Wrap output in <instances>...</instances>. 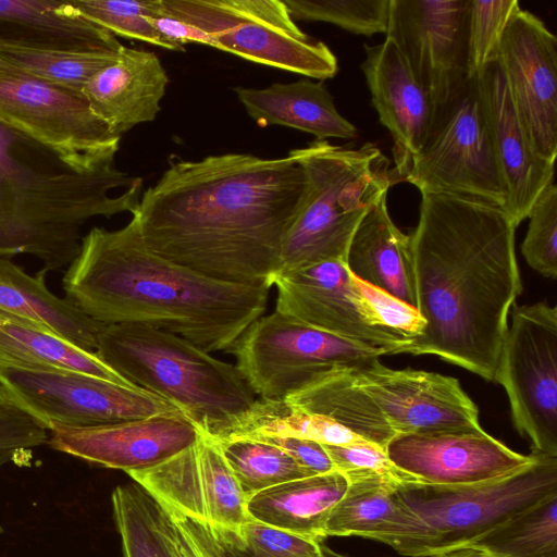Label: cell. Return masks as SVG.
<instances>
[{"mask_svg":"<svg viewBox=\"0 0 557 557\" xmlns=\"http://www.w3.org/2000/svg\"><path fill=\"white\" fill-rule=\"evenodd\" d=\"M234 91L260 127H292L309 133L318 140L351 139L358 135L357 128L337 111L333 96L322 82L302 78L265 88L238 86Z\"/></svg>","mask_w":557,"mask_h":557,"instance_id":"cell-25","label":"cell"},{"mask_svg":"<svg viewBox=\"0 0 557 557\" xmlns=\"http://www.w3.org/2000/svg\"><path fill=\"white\" fill-rule=\"evenodd\" d=\"M364 51L361 70L379 120L393 137L392 170L398 182L428 138L437 107L392 39L366 45Z\"/></svg>","mask_w":557,"mask_h":557,"instance_id":"cell-21","label":"cell"},{"mask_svg":"<svg viewBox=\"0 0 557 557\" xmlns=\"http://www.w3.org/2000/svg\"><path fill=\"white\" fill-rule=\"evenodd\" d=\"M274 444L285 450L309 475L325 474L336 468L323 444L314 441L284 436H250Z\"/></svg>","mask_w":557,"mask_h":557,"instance_id":"cell-46","label":"cell"},{"mask_svg":"<svg viewBox=\"0 0 557 557\" xmlns=\"http://www.w3.org/2000/svg\"><path fill=\"white\" fill-rule=\"evenodd\" d=\"M0 44L69 52H119L123 47L70 0H0Z\"/></svg>","mask_w":557,"mask_h":557,"instance_id":"cell-24","label":"cell"},{"mask_svg":"<svg viewBox=\"0 0 557 557\" xmlns=\"http://www.w3.org/2000/svg\"><path fill=\"white\" fill-rule=\"evenodd\" d=\"M392 463L416 482L467 485L505 478L528 467L532 454H519L483 429L410 433L386 446Z\"/></svg>","mask_w":557,"mask_h":557,"instance_id":"cell-19","label":"cell"},{"mask_svg":"<svg viewBox=\"0 0 557 557\" xmlns=\"http://www.w3.org/2000/svg\"><path fill=\"white\" fill-rule=\"evenodd\" d=\"M357 283L380 320L387 327L411 342L422 334L425 320L416 307L358 277Z\"/></svg>","mask_w":557,"mask_h":557,"instance_id":"cell-44","label":"cell"},{"mask_svg":"<svg viewBox=\"0 0 557 557\" xmlns=\"http://www.w3.org/2000/svg\"><path fill=\"white\" fill-rule=\"evenodd\" d=\"M347 486L337 470L295 479L250 495L246 510L249 519L322 542L326 520Z\"/></svg>","mask_w":557,"mask_h":557,"instance_id":"cell-28","label":"cell"},{"mask_svg":"<svg viewBox=\"0 0 557 557\" xmlns=\"http://www.w3.org/2000/svg\"><path fill=\"white\" fill-rule=\"evenodd\" d=\"M471 545L498 557H557V494L521 511Z\"/></svg>","mask_w":557,"mask_h":557,"instance_id":"cell-34","label":"cell"},{"mask_svg":"<svg viewBox=\"0 0 557 557\" xmlns=\"http://www.w3.org/2000/svg\"><path fill=\"white\" fill-rule=\"evenodd\" d=\"M423 194H444L504 209L506 189L495 157L476 78L437 111L403 178Z\"/></svg>","mask_w":557,"mask_h":557,"instance_id":"cell-9","label":"cell"},{"mask_svg":"<svg viewBox=\"0 0 557 557\" xmlns=\"http://www.w3.org/2000/svg\"><path fill=\"white\" fill-rule=\"evenodd\" d=\"M391 0H283L294 21L332 23L356 35L386 33Z\"/></svg>","mask_w":557,"mask_h":557,"instance_id":"cell-38","label":"cell"},{"mask_svg":"<svg viewBox=\"0 0 557 557\" xmlns=\"http://www.w3.org/2000/svg\"><path fill=\"white\" fill-rule=\"evenodd\" d=\"M141 187L114 159L81 165L0 121V258L30 255L46 273L67 265L87 221L133 214Z\"/></svg>","mask_w":557,"mask_h":557,"instance_id":"cell-4","label":"cell"},{"mask_svg":"<svg viewBox=\"0 0 557 557\" xmlns=\"http://www.w3.org/2000/svg\"><path fill=\"white\" fill-rule=\"evenodd\" d=\"M471 0H391L386 37L431 94L437 111L468 82L467 26Z\"/></svg>","mask_w":557,"mask_h":557,"instance_id":"cell-16","label":"cell"},{"mask_svg":"<svg viewBox=\"0 0 557 557\" xmlns=\"http://www.w3.org/2000/svg\"><path fill=\"white\" fill-rule=\"evenodd\" d=\"M321 542L248 519L239 549L250 557H321Z\"/></svg>","mask_w":557,"mask_h":557,"instance_id":"cell-41","label":"cell"},{"mask_svg":"<svg viewBox=\"0 0 557 557\" xmlns=\"http://www.w3.org/2000/svg\"><path fill=\"white\" fill-rule=\"evenodd\" d=\"M250 436L297 437L323 445H351L364 442L327 417L306 412L286 399L265 398H256L222 440Z\"/></svg>","mask_w":557,"mask_h":557,"instance_id":"cell-33","label":"cell"},{"mask_svg":"<svg viewBox=\"0 0 557 557\" xmlns=\"http://www.w3.org/2000/svg\"><path fill=\"white\" fill-rule=\"evenodd\" d=\"M478 89L506 189L505 212L516 226L553 183L555 163L533 150L513 107L497 57L476 76Z\"/></svg>","mask_w":557,"mask_h":557,"instance_id":"cell-22","label":"cell"},{"mask_svg":"<svg viewBox=\"0 0 557 557\" xmlns=\"http://www.w3.org/2000/svg\"><path fill=\"white\" fill-rule=\"evenodd\" d=\"M0 382L48 431L52 423L97 426L178 411L139 386L78 372L0 368Z\"/></svg>","mask_w":557,"mask_h":557,"instance_id":"cell-13","label":"cell"},{"mask_svg":"<svg viewBox=\"0 0 557 557\" xmlns=\"http://www.w3.org/2000/svg\"><path fill=\"white\" fill-rule=\"evenodd\" d=\"M111 502L123 557H176L171 516L146 488L119 485Z\"/></svg>","mask_w":557,"mask_h":557,"instance_id":"cell-32","label":"cell"},{"mask_svg":"<svg viewBox=\"0 0 557 557\" xmlns=\"http://www.w3.org/2000/svg\"><path fill=\"white\" fill-rule=\"evenodd\" d=\"M398 483L382 475L349 479L344 495L326 520L325 537H367L398 553L417 530L414 517L397 495Z\"/></svg>","mask_w":557,"mask_h":557,"instance_id":"cell-26","label":"cell"},{"mask_svg":"<svg viewBox=\"0 0 557 557\" xmlns=\"http://www.w3.org/2000/svg\"><path fill=\"white\" fill-rule=\"evenodd\" d=\"M305 170V201L282 244L275 276L346 257L366 214L396 183L389 160L372 143L359 148L315 140L293 150Z\"/></svg>","mask_w":557,"mask_h":557,"instance_id":"cell-6","label":"cell"},{"mask_svg":"<svg viewBox=\"0 0 557 557\" xmlns=\"http://www.w3.org/2000/svg\"><path fill=\"white\" fill-rule=\"evenodd\" d=\"M382 198L358 225L346 265L359 280L416 307L410 235L393 222Z\"/></svg>","mask_w":557,"mask_h":557,"instance_id":"cell-27","label":"cell"},{"mask_svg":"<svg viewBox=\"0 0 557 557\" xmlns=\"http://www.w3.org/2000/svg\"><path fill=\"white\" fill-rule=\"evenodd\" d=\"M120 51L69 52L0 44L3 61L41 81L81 94L87 82L112 63Z\"/></svg>","mask_w":557,"mask_h":557,"instance_id":"cell-36","label":"cell"},{"mask_svg":"<svg viewBox=\"0 0 557 557\" xmlns=\"http://www.w3.org/2000/svg\"><path fill=\"white\" fill-rule=\"evenodd\" d=\"M127 474L164 507L207 524L225 546L239 549L249 519L246 496L211 437L202 434L171 459Z\"/></svg>","mask_w":557,"mask_h":557,"instance_id":"cell-15","label":"cell"},{"mask_svg":"<svg viewBox=\"0 0 557 557\" xmlns=\"http://www.w3.org/2000/svg\"><path fill=\"white\" fill-rule=\"evenodd\" d=\"M168 84L169 76L153 52L123 46L117 58L98 71L82 94L91 111L122 137L157 117Z\"/></svg>","mask_w":557,"mask_h":557,"instance_id":"cell-23","label":"cell"},{"mask_svg":"<svg viewBox=\"0 0 557 557\" xmlns=\"http://www.w3.org/2000/svg\"><path fill=\"white\" fill-rule=\"evenodd\" d=\"M431 557H498L493 555L478 546L474 545H466L456 548H451Z\"/></svg>","mask_w":557,"mask_h":557,"instance_id":"cell-47","label":"cell"},{"mask_svg":"<svg viewBox=\"0 0 557 557\" xmlns=\"http://www.w3.org/2000/svg\"><path fill=\"white\" fill-rule=\"evenodd\" d=\"M199 429L182 412L76 428L52 423L47 443L58 451L126 473L153 468L196 444Z\"/></svg>","mask_w":557,"mask_h":557,"instance_id":"cell-20","label":"cell"},{"mask_svg":"<svg viewBox=\"0 0 557 557\" xmlns=\"http://www.w3.org/2000/svg\"><path fill=\"white\" fill-rule=\"evenodd\" d=\"M307 190L293 150L277 159L224 153L171 163L133 214L158 256L219 281L271 287Z\"/></svg>","mask_w":557,"mask_h":557,"instance_id":"cell-1","label":"cell"},{"mask_svg":"<svg viewBox=\"0 0 557 557\" xmlns=\"http://www.w3.org/2000/svg\"><path fill=\"white\" fill-rule=\"evenodd\" d=\"M511 309L494 382L531 453L557 456V308L537 301Z\"/></svg>","mask_w":557,"mask_h":557,"instance_id":"cell-11","label":"cell"},{"mask_svg":"<svg viewBox=\"0 0 557 557\" xmlns=\"http://www.w3.org/2000/svg\"><path fill=\"white\" fill-rule=\"evenodd\" d=\"M0 368L78 372L125 386H137L103 362L41 324L0 310Z\"/></svg>","mask_w":557,"mask_h":557,"instance_id":"cell-29","label":"cell"},{"mask_svg":"<svg viewBox=\"0 0 557 557\" xmlns=\"http://www.w3.org/2000/svg\"><path fill=\"white\" fill-rule=\"evenodd\" d=\"M166 509L172 519L176 557H227V547L207 524L176 510Z\"/></svg>","mask_w":557,"mask_h":557,"instance_id":"cell-45","label":"cell"},{"mask_svg":"<svg viewBox=\"0 0 557 557\" xmlns=\"http://www.w3.org/2000/svg\"><path fill=\"white\" fill-rule=\"evenodd\" d=\"M163 11L206 33L210 47L324 81L338 72L322 41L304 33L283 0H161Z\"/></svg>","mask_w":557,"mask_h":557,"instance_id":"cell-8","label":"cell"},{"mask_svg":"<svg viewBox=\"0 0 557 557\" xmlns=\"http://www.w3.org/2000/svg\"><path fill=\"white\" fill-rule=\"evenodd\" d=\"M320 547H321V557H349V556H346V555H343V554H339V553L333 550L332 548H330L329 546L323 544V542H321Z\"/></svg>","mask_w":557,"mask_h":557,"instance_id":"cell-49","label":"cell"},{"mask_svg":"<svg viewBox=\"0 0 557 557\" xmlns=\"http://www.w3.org/2000/svg\"><path fill=\"white\" fill-rule=\"evenodd\" d=\"M421 196L410 243L416 309L425 326L407 354L436 356L494 381L508 317L522 292L517 226L490 203Z\"/></svg>","mask_w":557,"mask_h":557,"instance_id":"cell-2","label":"cell"},{"mask_svg":"<svg viewBox=\"0 0 557 557\" xmlns=\"http://www.w3.org/2000/svg\"><path fill=\"white\" fill-rule=\"evenodd\" d=\"M87 20L115 37L133 38L177 51L151 18L163 13L161 0H70Z\"/></svg>","mask_w":557,"mask_h":557,"instance_id":"cell-37","label":"cell"},{"mask_svg":"<svg viewBox=\"0 0 557 557\" xmlns=\"http://www.w3.org/2000/svg\"><path fill=\"white\" fill-rule=\"evenodd\" d=\"M349 372L396 435L482 429L476 405L453 376L395 370L379 358Z\"/></svg>","mask_w":557,"mask_h":557,"instance_id":"cell-17","label":"cell"},{"mask_svg":"<svg viewBox=\"0 0 557 557\" xmlns=\"http://www.w3.org/2000/svg\"><path fill=\"white\" fill-rule=\"evenodd\" d=\"M520 10L517 0H471L467 26V72L475 77L497 57L503 34Z\"/></svg>","mask_w":557,"mask_h":557,"instance_id":"cell-39","label":"cell"},{"mask_svg":"<svg viewBox=\"0 0 557 557\" xmlns=\"http://www.w3.org/2000/svg\"><path fill=\"white\" fill-rule=\"evenodd\" d=\"M95 352L131 383L168 400L214 441L256 400L235 364L149 325L104 324Z\"/></svg>","mask_w":557,"mask_h":557,"instance_id":"cell-5","label":"cell"},{"mask_svg":"<svg viewBox=\"0 0 557 557\" xmlns=\"http://www.w3.org/2000/svg\"><path fill=\"white\" fill-rule=\"evenodd\" d=\"M337 471L347 480L354 478L382 475L399 482L414 481L398 470L389 460L386 449L361 442L351 445H323ZM416 482V481H414Z\"/></svg>","mask_w":557,"mask_h":557,"instance_id":"cell-43","label":"cell"},{"mask_svg":"<svg viewBox=\"0 0 557 557\" xmlns=\"http://www.w3.org/2000/svg\"><path fill=\"white\" fill-rule=\"evenodd\" d=\"M0 405L17 407L27 411L14 394L0 382ZM29 413V412H28Z\"/></svg>","mask_w":557,"mask_h":557,"instance_id":"cell-48","label":"cell"},{"mask_svg":"<svg viewBox=\"0 0 557 557\" xmlns=\"http://www.w3.org/2000/svg\"><path fill=\"white\" fill-rule=\"evenodd\" d=\"M0 121L86 166L114 159L121 140L83 94L41 81L2 59Z\"/></svg>","mask_w":557,"mask_h":557,"instance_id":"cell-12","label":"cell"},{"mask_svg":"<svg viewBox=\"0 0 557 557\" xmlns=\"http://www.w3.org/2000/svg\"><path fill=\"white\" fill-rule=\"evenodd\" d=\"M227 557H232L230 549L227 548Z\"/></svg>","mask_w":557,"mask_h":557,"instance_id":"cell-50","label":"cell"},{"mask_svg":"<svg viewBox=\"0 0 557 557\" xmlns=\"http://www.w3.org/2000/svg\"><path fill=\"white\" fill-rule=\"evenodd\" d=\"M215 442L246 499L264 488L310 476L292 456L269 442L253 437H233Z\"/></svg>","mask_w":557,"mask_h":557,"instance_id":"cell-35","label":"cell"},{"mask_svg":"<svg viewBox=\"0 0 557 557\" xmlns=\"http://www.w3.org/2000/svg\"><path fill=\"white\" fill-rule=\"evenodd\" d=\"M48 429L27 411L0 405V468L8 462L25 459L48 441ZM3 529L0 525V534Z\"/></svg>","mask_w":557,"mask_h":557,"instance_id":"cell-42","label":"cell"},{"mask_svg":"<svg viewBox=\"0 0 557 557\" xmlns=\"http://www.w3.org/2000/svg\"><path fill=\"white\" fill-rule=\"evenodd\" d=\"M350 368L326 373L286 400L306 412L327 417L364 441L386 449L396 434L369 397L356 385Z\"/></svg>","mask_w":557,"mask_h":557,"instance_id":"cell-31","label":"cell"},{"mask_svg":"<svg viewBox=\"0 0 557 557\" xmlns=\"http://www.w3.org/2000/svg\"><path fill=\"white\" fill-rule=\"evenodd\" d=\"M46 274L39 270L30 275L9 258H0V310L37 322L78 347L95 351L104 323L50 292Z\"/></svg>","mask_w":557,"mask_h":557,"instance_id":"cell-30","label":"cell"},{"mask_svg":"<svg viewBox=\"0 0 557 557\" xmlns=\"http://www.w3.org/2000/svg\"><path fill=\"white\" fill-rule=\"evenodd\" d=\"M531 454L534 459L528 467L488 482L398 483L397 495L417 521L413 539L398 554L431 557L471 545L521 511L557 494V456Z\"/></svg>","mask_w":557,"mask_h":557,"instance_id":"cell-7","label":"cell"},{"mask_svg":"<svg viewBox=\"0 0 557 557\" xmlns=\"http://www.w3.org/2000/svg\"><path fill=\"white\" fill-rule=\"evenodd\" d=\"M227 352L252 392L265 399H286L333 370L385 355L277 311L256 320Z\"/></svg>","mask_w":557,"mask_h":557,"instance_id":"cell-10","label":"cell"},{"mask_svg":"<svg viewBox=\"0 0 557 557\" xmlns=\"http://www.w3.org/2000/svg\"><path fill=\"white\" fill-rule=\"evenodd\" d=\"M275 311L385 355L407 354L411 341L387 327L346 262L325 261L277 275Z\"/></svg>","mask_w":557,"mask_h":557,"instance_id":"cell-14","label":"cell"},{"mask_svg":"<svg viewBox=\"0 0 557 557\" xmlns=\"http://www.w3.org/2000/svg\"><path fill=\"white\" fill-rule=\"evenodd\" d=\"M521 252L528 264L549 278L557 277V187L549 184L533 203Z\"/></svg>","mask_w":557,"mask_h":557,"instance_id":"cell-40","label":"cell"},{"mask_svg":"<svg viewBox=\"0 0 557 557\" xmlns=\"http://www.w3.org/2000/svg\"><path fill=\"white\" fill-rule=\"evenodd\" d=\"M497 60L524 133L542 159L557 156V39L520 9L500 40Z\"/></svg>","mask_w":557,"mask_h":557,"instance_id":"cell-18","label":"cell"},{"mask_svg":"<svg viewBox=\"0 0 557 557\" xmlns=\"http://www.w3.org/2000/svg\"><path fill=\"white\" fill-rule=\"evenodd\" d=\"M65 298L104 323L149 325L207 352L228 351L263 315L271 287L219 281L152 252L138 219L92 227L62 278Z\"/></svg>","mask_w":557,"mask_h":557,"instance_id":"cell-3","label":"cell"}]
</instances>
